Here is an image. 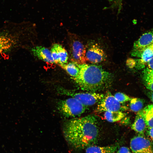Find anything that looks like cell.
Instances as JSON below:
<instances>
[{
	"instance_id": "obj_1",
	"label": "cell",
	"mask_w": 153,
	"mask_h": 153,
	"mask_svg": "<svg viewBox=\"0 0 153 153\" xmlns=\"http://www.w3.org/2000/svg\"><path fill=\"white\" fill-rule=\"evenodd\" d=\"M33 27L27 22H5L0 27V59H7L19 50L30 48Z\"/></svg>"
},
{
	"instance_id": "obj_2",
	"label": "cell",
	"mask_w": 153,
	"mask_h": 153,
	"mask_svg": "<svg viewBox=\"0 0 153 153\" xmlns=\"http://www.w3.org/2000/svg\"><path fill=\"white\" fill-rule=\"evenodd\" d=\"M63 131L68 144L77 150L94 145L99 137L97 119L92 115L67 121L64 124Z\"/></svg>"
},
{
	"instance_id": "obj_3",
	"label": "cell",
	"mask_w": 153,
	"mask_h": 153,
	"mask_svg": "<svg viewBox=\"0 0 153 153\" xmlns=\"http://www.w3.org/2000/svg\"><path fill=\"white\" fill-rule=\"evenodd\" d=\"M78 65L79 73L74 80L82 89L95 92L111 84L113 75L101 66L86 63Z\"/></svg>"
},
{
	"instance_id": "obj_4",
	"label": "cell",
	"mask_w": 153,
	"mask_h": 153,
	"mask_svg": "<svg viewBox=\"0 0 153 153\" xmlns=\"http://www.w3.org/2000/svg\"><path fill=\"white\" fill-rule=\"evenodd\" d=\"M70 57L71 61L78 64L86 63V48L79 37L76 35L68 34Z\"/></svg>"
},
{
	"instance_id": "obj_5",
	"label": "cell",
	"mask_w": 153,
	"mask_h": 153,
	"mask_svg": "<svg viewBox=\"0 0 153 153\" xmlns=\"http://www.w3.org/2000/svg\"><path fill=\"white\" fill-rule=\"evenodd\" d=\"M58 108L60 112L67 117L80 116L86 109V107L78 100L72 97L59 101Z\"/></svg>"
},
{
	"instance_id": "obj_6",
	"label": "cell",
	"mask_w": 153,
	"mask_h": 153,
	"mask_svg": "<svg viewBox=\"0 0 153 153\" xmlns=\"http://www.w3.org/2000/svg\"><path fill=\"white\" fill-rule=\"evenodd\" d=\"M58 91L61 94L75 98L86 107L98 103L104 96L103 94L94 92H75L62 88H60Z\"/></svg>"
},
{
	"instance_id": "obj_7",
	"label": "cell",
	"mask_w": 153,
	"mask_h": 153,
	"mask_svg": "<svg viewBox=\"0 0 153 153\" xmlns=\"http://www.w3.org/2000/svg\"><path fill=\"white\" fill-rule=\"evenodd\" d=\"M86 57L87 61L97 63L106 60L107 56L102 48L94 41L88 42L86 45Z\"/></svg>"
},
{
	"instance_id": "obj_8",
	"label": "cell",
	"mask_w": 153,
	"mask_h": 153,
	"mask_svg": "<svg viewBox=\"0 0 153 153\" xmlns=\"http://www.w3.org/2000/svg\"><path fill=\"white\" fill-rule=\"evenodd\" d=\"M130 146L132 153H153L150 141L143 134H139L132 138Z\"/></svg>"
},
{
	"instance_id": "obj_9",
	"label": "cell",
	"mask_w": 153,
	"mask_h": 153,
	"mask_svg": "<svg viewBox=\"0 0 153 153\" xmlns=\"http://www.w3.org/2000/svg\"><path fill=\"white\" fill-rule=\"evenodd\" d=\"M110 93H107L98 103L96 111L101 112L107 111H121L124 108Z\"/></svg>"
},
{
	"instance_id": "obj_10",
	"label": "cell",
	"mask_w": 153,
	"mask_h": 153,
	"mask_svg": "<svg viewBox=\"0 0 153 153\" xmlns=\"http://www.w3.org/2000/svg\"><path fill=\"white\" fill-rule=\"evenodd\" d=\"M153 43V28L143 34L134 43L132 56L137 57L145 48Z\"/></svg>"
},
{
	"instance_id": "obj_11",
	"label": "cell",
	"mask_w": 153,
	"mask_h": 153,
	"mask_svg": "<svg viewBox=\"0 0 153 153\" xmlns=\"http://www.w3.org/2000/svg\"><path fill=\"white\" fill-rule=\"evenodd\" d=\"M52 56L55 63L59 65L67 63L69 58L67 52L60 44H54L50 50Z\"/></svg>"
},
{
	"instance_id": "obj_12",
	"label": "cell",
	"mask_w": 153,
	"mask_h": 153,
	"mask_svg": "<svg viewBox=\"0 0 153 153\" xmlns=\"http://www.w3.org/2000/svg\"><path fill=\"white\" fill-rule=\"evenodd\" d=\"M32 54L35 57L48 63H55L50 50L42 46H34L30 49Z\"/></svg>"
},
{
	"instance_id": "obj_13",
	"label": "cell",
	"mask_w": 153,
	"mask_h": 153,
	"mask_svg": "<svg viewBox=\"0 0 153 153\" xmlns=\"http://www.w3.org/2000/svg\"><path fill=\"white\" fill-rule=\"evenodd\" d=\"M120 147L118 143L110 145L100 146L94 145L85 148L86 153H114Z\"/></svg>"
},
{
	"instance_id": "obj_14",
	"label": "cell",
	"mask_w": 153,
	"mask_h": 153,
	"mask_svg": "<svg viewBox=\"0 0 153 153\" xmlns=\"http://www.w3.org/2000/svg\"><path fill=\"white\" fill-rule=\"evenodd\" d=\"M146 127L143 110H142L138 112L131 128L139 134H143L146 129Z\"/></svg>"
},
{
	"instance_id": "obj_15",
	"label": "cell",
	"mask_w": 153,
	"mask_h": 153,
	"mask_svg": "<svg viewBox=\"0 0 153 153\" xmlns=\"http://www.w3.org/2000/svg\"><path fill=\"white\" fill-rule=\"evenodd\" d=\"M137 66L139 68H143L149 61L153 57V43L144 49L137 57Z\"/></svg>"
},
{
	"instance_id": "obj_16",
	"label": "cell",
	"mask_w": 153,
	"mask_h": 153,
	"mask_svg": "<svg viewBox=\"0 0 153 153\" xmlns=\"http://www.w3.org/2000/svg\"><path fill=\"white\" fill-rule=\"evenodd\" d=\"M142 79L146 88L153 91V70L148 67L144 69L142 72Z\"/></svg>"
},
{
	"instance_id": "obj_17",
	"label": "cell",
	"mask_w": 153,
	"mask_h": 153,
	"mask_svg": "<svg viewBox=\"0 0 153 153\" xmlns=\"http://www.w3.org/2000/svg\"><path fill=\"white\" fill-rule=\"evenodd\" d=\"M75 79L78 76L80 71L78 64L71 61L59 65Z\"/></svg>"
},
{
	"instance_id": "obj_18",
	"label": "cell",
	"mask_w": 153,
	"mask_h": 153,
	"mask_svg": "<svg viewBox=\"0 0 153 153\" xmlns=\"http://www.w3.org/2000/svg\"><path fill=\"white\" fill-rule=\"evenodd\" d=\"M104 117L108 121L114 122L119 121L125 116V114L121 111H107L105 112Z\"/></svg>"
},
{
	"instance_id": "obj_19",
	"label": "cell",
	"mask_w": 153,
	"mask_h": 153,
	"mask_svg": "<svg viewBox=\"0 0 153 153\" xmlns=\"http://www.w3.org/2000/svg\"><path fill=\"white\" fill-rule=\"evenodd\" d=\"M147 126L153 127V105H149L143 110Z\"/></svg>"
},
{
	"instance_id": "obj_20",
	"label": "cell",
	"mask_w": 153,
	"mask_h": 153,
	"mask_svg": "<svg viewBox=\"0 0 153 153\" xmlns=\"http://www.w3.org/2000/svg\"><path fill=\"white\" fill-rule=\"evenodd\" d=\"M130 101V109L134 112H138L142 110L144 101L142 99L137 98H131Z\"/></svg>"
},
{
	"instance_id": "obj_21",
	"label": "cell",
	"mask_w": 153,
	"mask_h": 153,
	"mask_svg": "<svg viewBox=\"0 0 153 153\" xmlns=\"http://www.w3.org/2000/svg\"><path fill=\"white\" fill-rule=\"evenodd\" d=\"M114 96L116 99L121 103L129 101L131 99V98L127 95L120 92L115 93Z\"/></svg>"
},
{
	"instance_id": "obj_22",
	"label": "cell",
	"mask_w": 153,
	"mask_h": 153,
	"mask_svg": "<svg viewBox=\"0 0 153 153\" xmlns=\"http://www.w3.org/2000/svg\"><path fill=\"white\" fill-rule=\"evenodd\" d=\"M116 152V153H132L130 149L126 146L119 147Z\"/></svg>"
},
{
	"instance_id": "obj_23",
	"label": "cell",
	"mask_w": 153,
	"mask_h": 153,
	"mask_svg": "<svg viewBox=\"0 0 153 153\" xmlns=\"http://www.w3.org/2000/svg\"><path fill=\"white\" fill-rule=\"evenodd\" d=\"M135 61L133 59L131 58L128 59L126 61V64L128 66L131 68H132L135 65Z\"/></svg>"
},
{
	"instance_id": "obj_24",
	"label": "cell",
	"mask_w": 153,
	"mask_h": 153,
	"mask_svg": "<svg viewBox=\"0 0 153 153\" xmlns=\"http://www.w3.org/2000/svg\"><path fill=\"white\" fill-rule=\"evenodd\" d=\"M147 133L150 138L153 141V127L148 128Z\"/></svg>"
},
{
	"instance_id": "obj_25",
	"label": "cell",
	"mask_w": 153,
	"mask_h": 153,
	"mask_svg": "<svg viewBox=\"0 0 153 153\" xmlns=\"http://www.w3.org/2000/svg\"><path fill=\"white\" fill-rule=\"evenodd\" d=\"M148 68L153 70V57L148 62Z\"/></svg>"
},
{
	"instance_id": "obj_26",
	"label": "cell",
	"mask_w": 153,
	"mask_h": 153,
	"mask_svg": "<svg viewBox=\"0 0 153 153\" xmlns=\"http://www.w3.org/2000/svg\"><path fill=\"white\" fill-rule=\"evenodd\" d=\"M148 96L153 103V91H150L148 93Z\"/></svg>"
}]
</instances>
